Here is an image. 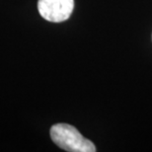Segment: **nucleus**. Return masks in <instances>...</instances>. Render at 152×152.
Returning <instances> with one entry per match:
<instances>
[{"instance_id": "nucleus-1", "label": "nucleus", "mask_w": 152, "mask_h": 152, "mask_svg": "<svg viewBox=\"0 0 152 152\" xmlns=\"http://www.w3.org/2000/svg\"><path fill=\"white\" fill-rule=\"evenodd\" d=\"M50 137L61 149L69 152H95L96 147L85 138L74 126L68 124H56L50 129Z\"/></svg>"}, {"instance_id": "nucleus-2", "label": "nucleus", "mask_w": 152, "mask_h": 152, "mask_svg": "<svg viewBox=\"0 0 152 152\" xmlns=\"http://www.w3.org/2000/svg\"><path fill=\"white\" fill-rule=\"evenodd\" d=\"M74 8V0H39V15L48 22L60 23L70 17Z\"/></svg>"}]
</instances>
